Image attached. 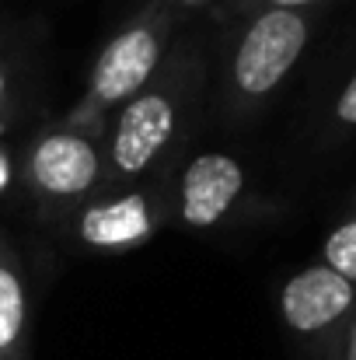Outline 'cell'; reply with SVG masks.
<instances>
[{
	"mask_svg": "<svg viewBox=\"0 0 356 360\" xmlns=\"http://www.w3.org/2000/svg\"><path fill=\"white\" fill-rule=\"evenodd\" d=\"M206 81V63L196 42H171L157 74L105 126V189L147 179L189 126Z\"/></svg>",
	"mask_w": 356,
	"mask_h": 360,
	"instance_id": "6da1fadb",
	"label": "cell"
},
{
	"mask_svg": "<svg viewBox=\"0 0 356 360\" xmlns=\"http://www.w3.org/2000/svg\"><path fill=\"white\" fill-rule=\"evenodd\" d=\"M175 25L178 11L171 0H143V7L119 25L112 39L102 46V53L95 56L88 84L74 102V109L63 116V126L88 129L105 140L109 120L164 63L175 42Z\"/></svg>",
	"mask_w": 356,
	"mask_h": 360,
	"instance_id": "7a4b0ae2",
	"label": "cell"
},
{
	"mask_svg": "<svg viewBox=\"0 0 356 360\" xmlns=\"http://www.w3.org/2000/svg\"><path fill=\"white\" fill-rule=\"evenodd\" d=\"M315 28V11H265L244 18L224 67V109L244 120L262 109L301 63Z\"/></svg>",
	"mask_w": 356,
	"mask_h": 360,
	"instance_id": "3957f363",
	"label": "cell"
},
{
	"mask_svg": "<svg viewBox=\"0 0 356 360\" xmlns=\"http://www.w3.org/2000/svg\"><path fill=\"white\" fill-rule=\"evenodd\" d=\"M175 175L178 168H154L147 179L102 189L91 200L77 203L70 214H63L70 238L91 252H133L140 245L175 224Z\"/></svg>",
	"mask_w": 356,
	"mask_h": 360,
	"instance_id": "277c9868",
	"label": "cell"
},
{
	"mask_svg": "<svg viewBox=\"0 0 356 360\" xmlns=\"http://www.w3.org/2000/svg\"><path fill=\"white\" fill-rule=\"evenodd\" d=\"M18 175L42 214L63 217L105 189V143L88 129L46 126L21 150Z\"/></svg>",
	"mask_w": 356,
	"mask_h": 360,
	"instance_id": "5b68a950",
	"label": "cell"
},
{
	"mask_svg": "<svg viewBox=\"0 0 356 360\" xmlns=\"http://www.w3.org/2000/svg\"><path fill=\"white\" fill-rule=\"evenodd\" d=\"M353 311L356 287L336 269H329L325 262H311L297 269L279 287V315L286 329L297 340L322 347L329 360L339 357V343H343V333Z\"/></svg>",
	"mask_w": 356,
	"mask_h": 360,
	"instance_id": "8992f818",
	"label": "cell"
},
{
	"mask_svg": "<svg viewBox=\"0 0 356 360\" xmlns=\"http://www.w3.org/2000/svg\"><path fill=\"white\" fill-rule=\"evenodd\" d=\"M244 165L224 150H203L189 158L175 175V228L210 231L224 224L244 196Z\"/></svg>",
	"mask_w": 356,
	"mask_h": 360,
	"instance_id": "52a82bcc",
	"label": "cell"
},
{
	"mask_svg": "<svg viewBox=\"0 0 356 360\" xmlns=\"http://www.w3.org/2000/svg\"><path fill=\"white\" fill-rule=\"evenodd\" d=\"M32 350V304L25 262L0 231V360H28Z\"/></svg>",
	"mask_w": 356,
	"mask_h": 360,
	"instance_id": "ba28073f",
	"label": "cell"
},
{
	"mask_svg": "<svg viewBox=\"0 0 356 360\" xmlns=\"http://www.w3.org/2000/svg\"><path fill=\"white\" fill-rule=\"evenodd\" d=\"M322 262L329 269H336L339 276H346L356 287V189L346 200L339 221L329 228L325 245H322Z\"/></svg>",
	"mask_w": 356,
	"mask_h": 360,
	"instance_id": "9c48e42d",
	"label": "cell"
},
{
	"mask_svg": "<svg viewBox=\"0 0 356 360\" xmlns=\"http://www.w3.org/2000/svg\"><path fill=\"white\" fill-rule=\"evenodd\" d=\"M322 0H220V7L235 18H251L265 11H315Z\"/></svg>",
	"mask_w": 356,
	"mask_h": 360,
	"instance_id": "30bf717a",
	"label": "cell"
},
{
	"mask_svg": "<svg viewBox=\"0 0 356 360\" xmlns=\"http://www.w3.org/2000/svg\"><path fill=\"white\" fill-rule=\"evenodd\" d=\"M356 129V70L353 77L343 84V91H339V98H336V105H332V133H353Z\"/></svg>",
	"mask_w": 356,
	"mask_h": 360,
	"instance_id": "8fae6325",
	"label": "cell"
},
{
	"mask_svg": "<svg viewBox=\"0 0 356 360\" xmlns=\"http://www.w3.org/2000/svg\"><path fill=\"white\" fill-rule=\"evenodd\" d=\"M14 77H11V67H7V56L0 49V133L7 129L11 122V112H14Z\"/></svg>",
	"mask_w": 356,
	"mask_h": 360,
	"instance_id": "7c38bea8",
	"label": "cell"
},
{
	"mask_svg": "<svg viewBox=\"0 0 356 360\" xmlns=\"http://www.w3.org/2000/svg\"><path fill=\"white\" fill-rule=\"evenodd\" d=\"M11 179H14V154H11V147H7V140L0 136V196L7 193V186H11Z\"/></svg>",
	"mask_w": 356,
	"mask_h": 360,
	"instance_id": "4fadbf2b",
	"label": "cell"
},
{
	"mask_svg": "<svg viewBox=\"0 0 356 360\" xmlns=\"http://www.w3.org/2000/svg\"><path fill=\"white\" fill-rule=\"evenodd\" d=\"M336 360H356V311H353V319H350V326H346V333H343L339 357Z\"/></svg>",
	"mask_w": 356,
	"mask_h": 360,
	"instance_id": "5bb4252c",
	"label": "cell"
},
{
	"mask_svg": "<svg viewBox=\"0 0 356 360\" xmlns=\"http://www.w3.org/2000/svg\"><path fill=\"white\" fill-rule=\"evenodd\" d=\"M171 4H175V7H178V0H171ZM185 4H192V0H185Z\"/></svg>",
	"mask_w": 356,
	"mask_h": 360,
	"instance_id": "9a60e30c",
	"label": "cell"
}]
</instances>
